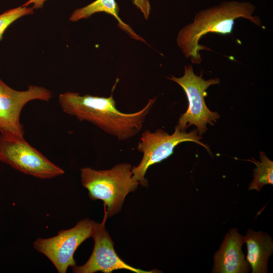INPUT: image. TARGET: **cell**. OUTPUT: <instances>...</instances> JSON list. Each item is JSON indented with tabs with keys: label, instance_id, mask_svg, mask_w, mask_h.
Wrapping results in <instances>:
<instances>
[{
	"label": "cell",
	"instance_id": "obj_1",
	"mask_svg": "<svg viewBox=\"0 0 273 273\" xmlns=\"http://www.w3.org/2000/svg\"><path fill=\"white\" fill-rule=\"evenodd\" d=\"M156 100V98L149 100L139 111L124 113L116 107L112 95L102 97L66 92L59 96V102L64 113L80 121L89 122L120 141L133 137L140 131Z\"/></svg>",
	"mask_w": 273,
	"mask_h": 273
},
{
	"label": "cell",
	"instance_id": "obj_2",
	"mask_svg": "<svg viewBox=\"0 0 273 273\" xmlns=\"http://www.w3.org/2000/svg\"><path fill=\"white\" fill-rule=\"evenodd\" d=\"M255 7L249 2H224L197 13L193 22L182 28L178 33L176 42L186 58L194 64H200V51L210 49L199 44L201 37L209 33L229 34L236 19L244 18L261 26L259 18L253 16Z\"/></svg>",
	"mask_w": 273,
	"mask_h": 273
},
{
	"label": "cell",
	"instance_id": "obj_3",
	"mask_svg": "<svg viewBox=\"0 0 273 273\" xmlns=\"http://www.w3.org/2000/svg\"><path fill=\"white\" fill-rule=\"evenodd\" d=\"M132 167L129 163H122L109 169H80L82 186L87 190L90 199L103 202L108 217L121 211L126 196L140 184L132 177Z\"/></svg>",
	"mask_w": 273,
	"mask_h": 273
},
{
	"label": "cell",
	"instance_id": "obj_4",
	"mask_svg": "<svg viewBox=\"0 0 273 273\" xmlns=\"http://www.w3.org/2000/svg\"><path fill=\"white\" fill-rule=\"evenodd\" d=\"M202 139L197 129L187 132L186 130H181L176 126L171 134L162 129H156L154 132L146 130L142 134L137 147L138 150L143 155L139 164L132 167L133 178L142 186L147 187L148 181L145 175L148 168L170 156L175 147L183 142L195 143L202 146L210 153L207 146L201 142Z\"/></svg>",
	"mask_w": 273,
	"mask_h": 273
},
{
	"label": "cell",
	"instance_id": "obj_5",
	"mask_svg": "<svg viewBox=\"0 0 273 273\" xmlns=\"http://www.w3.org/2000/svg\"><path fill=\"white\" fill-rule=\"evenodd\" d=\"M167 78L182 87L189 103L187 110L181 115L176 126L184 131L190 126L195 125L199 135H202L206 132L207 124L213 125L220 116L217 112L208 109L204 99L207 96V89L212 85L219 83V78L205 80L202 75L195 74L191 65L185 67L184 74L181 77L171 76Z\"/></svg>",
	"mask_w": 273,
	"mask_h": 273
},
{
	"label": "cell",
	"instance_id": "obj_6",
	"mask_svg": "<svg viewBox=\"0 0 273 273\" xmlns=\"http://www.w3.org/2000/svg\"><path fill=\"white\" fill-rule=\"evenodd\" d=\"M99 223L88 218L78 222L73 228L58 231L49 238H37L33 248L46 256L59 273H66L69 267L76 265L74 254L80 245L92 238Z\"/></svg>",
	"mask_w": 273,
	"mask_h": 273
},
{
	"label": "cell",
	"instance_id": "obj_7",
	"mask_svg": "<svg viewBox=\"0 0 273 273\" xmlns=\"http://www.w3.org/2000/svg\"><path fill=\"white\" fill-rule=\"evenodd\" d=\"M0 161L22 173L40 179H51L65 173L24 138H10L0 134Z\"/></svg>",
	"mask_w": 273,
	"mask_h": 273
},
{
	"label": "cell",
	"instance_id": "obj_8",
	"mask_svg": "<svg viewBox=\"0 0 273 273\" xmlns=\"http://www.w3.org/2000/svg\"><path fill=\"white\" fill-rule=\"evenodd\" d=\"M52 96L50 90L34 85H29L25 90L14 89L0 78V134L23 138L24 129L20 118L24 107L33 100L49 101Z\"/></svg>",
	"mask_w": 273,
	"mask_h": 273
},
{
	"label": "cell",
	"instance_id": "obj_9",
	"mask_svg": "<svg viewBox=\"0 0 273 273\" xmlns=\"http://www.w3.org/2000/svg\"><path fill=\"white\" fill-rule=\"evenodd\" d=\"M108 215L104 209L102 222L99 223L92 238L94 240L93 252L88 260L82 265L72 267L74 273H94L102 271L110 273L121 269L129 270L135 273L157 272L154 270L146 271L133 267L124 262L118 257L114 248V242L105 228Z\"/></svg>",
	"mask_w": 273,
	"mask_h": 273
},
{
	"label": "cell",
	"instance_id": "obj_10",
	"mask_svg": "<svg viewBox=\"0 0 273 273\" xmlns=\"http://www.w3.org/2000/svg\"><path fill=\"white\" fill-rule=\"evenodd\" d=\"M244 237L233 228L226 234L218 251L214 256L213 272L245 273L249 270V264L242 251Z\"/></svg>",
	"mask_w": 273,
	"mask_h": 273
},
{
	"label": "cell",
	"instance_id": "obj_11",
	"mask_svg": "<svg viewBox=\"0 0 273 273\" xmlns=\"http://www.w3.org/2000/svg\"><path fill=\"white\" fill-rule=\"evenodd\" d=\"M244 237L247 249V261L251 267L252 272H267L268 260L273 252L271 236L250 229Z\"/></svg>",
	"mask_w": 273,
	"mask_h": 273
},
{
	"label": "cell",
	"instance_id": "obj_12",
	"mask_svg": "<svg viewBox=\"0 0 273 273\" xmlns=\"http://www.w3.org/2000/svg\"><path fill=\"white\" fill-rule=\"evenodd\" d=\"M99 12H104L113 16L117 20L118 24L121 29L133 38L145 41L127 24L121 20L118 16V6L115 0H96L87 6L75 10L69 20L71 22H77L87 19L93 14Z\"/></svg>",
	"mask_w": 273,
	"mask_h": 273
},
{
	"label": "cell",
	"instance_id": "obj_13",
	"mask_svg": "<svg viewBox=\"0 0 273 273\" xmlns=\"http://www.w3.org/2000/svg\"><path fill=\"white\" fill-rule=\"evenodd\" d=\"M260 161L254 159L247 160L256 165L254 169L253 179L250 183L248 190L260 191L266 185H273V162L264 152H260Z\"/></svg>",
	"mask_w": 273,
	"mask_h": 273
},
{
	"label": "cell",
	"instance_id": "obj_14",
	"mask_svg": "<svg viewBox=\"0 0 273 273\" xmlns=\"http://www.w3.org/2000/svg\"><path fill=\"white\" fill-rule=\"evenodd\" d=\"M34 9L32 7H19L8 10L0 14V41L3 39V34L7 28L20 18L32 15Z\"/></svg>",
	"mask_w": 273,
	"mask_h": 273
},
{
	"label": "cell",
	"instance_id": "obj_15",
	"mask_svg": "<svg viewBox=\"0 0 273 273\" xmlns=\"http://www.w3.org/2000/svg\"><path fill=\"white\" fill-rule=\"evenodd\" d=\"M48 0H27L22 6L24 7H28L32 5V8L34 9H38L42 8L46 2Z\"/></svg>",
	"mask_w": 273,
	"mask_h": 273
},
{
	"label": "cell",
	"instance_id": "obj_16",
	"mask_svg": "<svg viewBox=\"0 0 273 273\" xmlns=\"http://www.w3.org/2000/svg\"><path fill=\"white\" fill-rule=\"evenodd\" d=\"M0 250H1V249H0Z\"/></svg>",
	"mask_w": 273,
	"mask_h": 273
}]
</instances>
